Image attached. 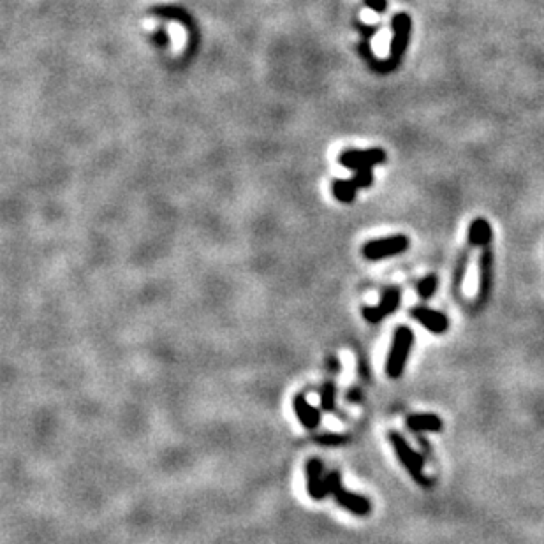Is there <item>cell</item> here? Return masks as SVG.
Returning a JSON list of instances; mask_svg holds the SVG:
<instances>
[{
  "mask_svg": "<svg viewBox=\"0 0 544 544\" xmlns=\"http://www.w3.org/2000/svg\"><path fill=\"white\" fill-rule=\"evenodd\" d=\"M412 344H414V333L407 326H398L393 335L391 349H389L388 361H386V373L391 379H398L405 370V363L411 354Z\"/></svg>",
  "mask_w": 544,
  "mask_h": 544,
  "instance_id": "1",
  "label": "cell"
},
{
  "mask_svg": "<svg viewBox=\"0 0 544 544\" xmlns=\"http://www.w3.org/2000/svg\"><path fill=\"white\" fill-rule=\"evenodd\" d=\"M328 494L335 498L338 505L349 513L356 514V516H367L372 511V502L367 497L358 494H351L342 485V478L338 470L328 472Z\"/></svg>",
  "mask_w": 544,
  "mask_h": 544,
  "instance_id": "2",
  "label": "cell"
},
{
  "mask_svg": "<svg viewBox=\"0 0 544 544\" xmlns=\"http://www.w3.org/2000/svg\"><path fill=\"white\" fill-rule=\"evenodd\" d=\"M389 443H391L393 449H395L396 456H398L400 463L403 465V469L411 474V478L414 479L418 485L421 486H430V479L425 476V458L419 453H416L405 438L398 434V431H389Z\"/></svg>",
  "mask_w": 544,
  "mask_h": 544,
  "instance_id": "3",
  "label": "cell"
},
{
  "mask_svg": "<svg viewBox=\"0 0 544 544\" xmlns=\"http://www.w3.org/2000/svg\"><path fill=\"white\" fill-rule=\"evenodd\" d=\"M411 242L405 235H395L389 238L372 240L363 245V255L368 261H380V259L391 258V255L403 254L407 251Z\"/></svg>",
  "mask_w": 544,
  "mask_h": 544,
  "instance_id": "4",
  "label": "cell"
},
{
  "mask_svg": "<svg viewBox=\"0 0 544 544\" xmlns=\"http://www.w3.org/2000/svg\"><path fill=\"white\" fill-rule=\"evenodd\" d=\"M411 16L405 12H398L393 18V41H391V57L388 64V71L395 69L402 60L403 53L407 50L409 37H411Z\"/></svg>",
  "mask_w": 544,
  "mask_h": 544,
  "instance_id": "5",
  "label": "cell"
},
{
  "mask_svg": "<svg viewBox=\"0 0 544 544\" xmlns=\"http://www.w3.org/2000/svg\"><path fill=\"white\" fill-rule=\"evenodd\" d=\"M400 300H402V293H400L398 287H389V289H386L382 300L376 307H363L361 309L363 319L370 322V324H379V322H382L384 319L389 318L391 313L398 310Z\"/></svg>",
  "mask_w": 544,
  "mask_h": 544,
  "instance_id": "6",
  "label": "cell"
},
{
  "mask_svg": "<svg viewBox=\"0 0 544 544\" xmlns=\"http://www.w3.org/2000/svg\"><path fill=\"white\" fill-rule=\"evenodd\" d=\"M307 492L313 501H324L328 497V474L319 458H310L305 465Z\"/></svg>",
  "mask_w": 544,
  "mask_h": 544,
  "instance_id": "7",
  "label": "cell"
},
{
  "mask_svg": "<svg viewBox=\"0 0 544 544\" xmlns=\"http://www.w3.org/2000/svg\"><path fill=\"white\" fill-rule=\"evenodd\" d=\"M386 161V152L382 148H370V150H345L340 155L342 166L347 169L361 168H373L376 164Z\"/></svg>",
  "mask_w": 544,
  "mask_h": 544,
  "instance_id": "8",
  "label": "cell"
},
{
  "mask_svg": "<svg viewBox=\"0 0 544 544\" xmlns=\"http://www.w3.org/2000/svg\"><path fill=\"white\" fill-rule=\"evenodd\" d=\"M494 287V251L492 247L483 249V254L479 258V294L478 305H485L489 293Z\"/></svg>",
  "mask_w": 544,
  "mask_h": 544,
  "instance_id": "9",
  "label": "cell"
},
{
  "mask_svg": "<svg viewBox=\"0 0 544 544\" xmlns=\"http://www.w3.org/2000/svg\"><path fill=\"white\" fill-rule=\"evenodd\" d=\"M411 313L414 321H418L419 324L425 326L428 331L435 333V335L446 333L447 328H449V319L443 312L427 309V307H416V309H412Z\"/></svg>",
  "mask_w": 544,
  "mask_h": 544,
  "instance_id": "10",
  "label": "cell"
},
{
  "mask_svg": "<svg viewBox=\"0 0 544 544\" xmlns=\"http://www.w3.org/2000/svg\"><path fill=\"white\" fill-rule=\"evenodd\" d=\"M293 409L298 421H300L302 427L307 428V430H315V428L321 425V412L313 407V405H310V402L305 398V395L294 396Z\"/></svg>",
  "mask_w": 544,
  "mask_h": 544,
  "instance_id": "11",
  "label": "cell"
},
{
  "mask_svg": "<svg viewBox=\"0 0 544 544\" xmlns=\"http://www.w3.org/2000/svg\"><path fill=\"white\" fill-rule=\"evenodd\" d=\"M492 238H494V231H492V226L486 219H474L472 224L469 227V243L470 247H488L492 243Z\"/></svg>",
  "mask_w": 544,
  "mask_h": 544,
  "instance_id": "12",
  "label": "cell"
},
{
  "mask_svg": "<svg viewBox=\"0 0 544 544\" xmlns=\"http://www.w3.org/2000/svg\"><path fill=\"white\" fill-rule=\"evenodd\" d=\"M409 430L416 434H423V431H440L443 430V419L437 414H412L405 421Z\"/></svg>",
  "mask_w": 544,
  "mask_h": 544,
  "instance_id": "13",
  "label": "cell"
},
{
  "mask_svg": "<svg viewBox=\"0 0 544 544\" xmlns=\"http://www.w3.org/2000/svg\"><path fill=\"white\" fill-rule=\"evenodd\" d=\"M358 185L354 184V180H335L333 182V194L342 203H351L356 197Z\"/></svg>",
  "mask_w": 544,
  "mask_h": 544,
  "instance_id": "14",
  "label": "cell"
},
{
  "mask_svg": "<svg viewBox=\"0 0 544 544\" xmlns=\"http://www.w3.org/2000/svg\"><path fill=\"white\" fill-rule=\"evenodd\" d=\"M335 398H337V388L333 382H326L321 389V407L324 412L335 411Z\"/></svg>",
  "mask_w": 544,
  "mask_h": 544,
  "instance_id": "15",
  "label": "cell"
},
{
  "mask_svg": "<svg viewBox=\"0 0 544 544\" xmlns=\"http://www.w3.org/2000/svg\"><path fill=\"white\" fill-rule=\"evenodd\" d=\"M437 286H438V277L437 275L430 273L427 275V277L421 280V282L418 284V294L419 298H423V300H428V298L434 296V293L437 291Z\"/></svg>",
  "mask_w": 544,
  "mask_h": 544,
  "instance_id": "16",
  "label": "cell"
},
{
  "mask_svg": "<svg viewBox=\"0 0 544 544\" xmlns=\"http://www.w3.org/2000/svg\"><path fill=\"white\" fill-rule=\"evenodd\" d=\"M354 184L360 188H367L373 184V175L372 168H361L356 171V177L353 178Z\"/></svg>",
  "mask_w": 544,
  "mask_h": 544,
  "instance_id": "17",
  "label": "cell"
},
{
  "mask_svg": "<svg viewBox=\"0 0 544 544\" xmlns=\"http://www.w3.org/2000/svg\"><path fill=\"white\" fill-rule=\"evenodd\" d=\"M347 437L345 435H338V434H324L321 437H318V443L324 444V446H338V444L345 443Z\"/></svg>",
  "mask_w": 544,
  "mask_h": 544,
  "instance_id": "18",
  "label": "cell"
},
{
  "mask_svg": "<svg viewBox=\"0 0 544 544\" xmlns=\"http://www.w3.org/2000/svg\"><path fill=\"white\" fill-rule=\"evenodd\" d=\"M367 2V6H370V8L373 9L376 12H386V8H388V2L386 0H365Z\"/></svg>",
  "mask_w": 544,
  "mask_h": 544,
  "instance_id": "19",
  "label": "cell"
},
{
  "mask_svg": "<svg viewBox=\"0 0 544 544\" xmlns=\"http://www.w3.org/2000/svg\"><path fill=\"white\" fill-rule=\"evenodd\" d=\"M360 398H361L360 389H351V393H349V400H354V402H358Z\"/></svg>",
  "mask_w": 544,
  "mask_h": 544,
  "instance_id": "20",
  "label": "cell"
}]
</instances>
